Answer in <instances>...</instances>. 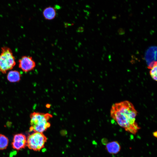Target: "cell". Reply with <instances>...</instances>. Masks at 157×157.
Instances as JSON below:
<instances>
[{
	"label": "cell",
	"instance_id": "obj_13",
	"mask_svg": "<svg viewBox=\"0 0 157 157\" xmlns=\"http://www.w3.org/2000/svg\"><path fill=\"white\" fill-rule=\"evenodd\" d=\"M153 135L156 138H157V132L156 131L154 132L153 133Z\"/></svg>",
	"mask_w": 157,
	"mask_h": 157
},
{
	"label": "cell",
	"instance_id": "obj_3",
	"mask_svg": "<svg viewBox=\"0 0 157 157\" xmlns=\"http://www.w3.org/2000/svg\"><path fill=\"white\" fill-rule=\"evenodd\" d=\"M15 58L11 49L4 46L1 48L0 53V72L6 74L12 69L16 65Z\"/></svg>",
	"mask_w": 157,
	"mask_h": 157
},
{
	"label": "cell",
	"instance_id": "obj_7",
	"mask_svg": "<svg viewBox=\"0 0 157 157\" xmlns=\"http://www.w3.org/2000/svg\"><path fill=\"white\" fill-rule=\"evenodd\" d=\"M44 18L46 20H51L56 17L57 13L55 8L49 6L45 8L42 12Z\"/></svg>",
	"mask_w": 157,
	"mask_h": 157
},
{
	"label": "cell",
	"instance_id": "obj_2",
	"mask_svg": "<svg viewBox=\"0 0 157 157\" xmlns=\"http://www.w3.org/2000/svg\"><path fill=\"white\" fill-rule=\"evenodd\" d=\"M52 115L48 113L33 112L31 114L30 117L31 126L30 131L42 133L50 126L49 120Z\"/></svg>",
	"mask_w": 157,
	"mask_h": 157
},
{
	"label": "cell",
	"instance_id": "obj_12",
	"mask_svg": "<svg viewBox=\"0 0 157 157\" xmlns=\"http://www.w3.org/2000/svg\"><path fill=\"white\" fill-rule=\"evenodd\" d=\"M106 140H106V139H102L101 140L102 142L104 144L106 145V144L107 143V141H106Z\"/></svg>",
	"mask_w": 157,
	"mask_h": 157
},
{
	"label": "cell",
	"instance_id": "obj_11",
	"mask_svg": "<svg viewBox=\"0 0 157 157\" xmlns=\"http://www.w3.org/2000/svg\"><path fill=\"white\" fill-rule=\"evenodd\" d=\"M150 69V75L152 78L154 80L157 81V62H155L154 65L149 68Z\"/></svg>",
	"mask_w": 157,
	"mask_h": 157
},
{
	"label": "cell",
	"instance_id": "obj_5",
	"mask_svg": "<svg viewBox=\"0 0 157 157\" xmlns=\"http://www.w3.org/2000/svg\"><path fill=\"white\" fill-rule=\"evenodd\" d=\"M18 66L23 72H28L34 69L36 63L31 57L24 56L19 60Z\"/></svg>",
	"mask_w": 157,
	"mask_h": 157
},
{
	"label": "cell",
	"instance_id": "obj_1",
	"mask_svg": "<svg viewBox=\"0 0 157 157\" xmlns=\"http://www.w3.org/2000/svg\"><path fill=\"white\" fill-rule=\"evenodd\" d=\"M137 112L133 104L128 101L113 104L110 116L118 124L127 131L135 134L140 129L135 122Z\"/></svg>",
	"mask_w": 157,
	"mask_h": 157
},
{
	"label": "cell",
	"instance_id": "obj_6",
	"mask_svg": "<svg viewBox=\"0 0 157 157\" xmlns=\"http://www.w3.org/2000/svg\"><path fill=\"white\" fill-rule=\"evenodd\" d=\"M27 138L21 133L15 135L13 136L11 145L13 148L19 150L24 148L26 146Z\"/></svg>",
	"mask_w": 157,
	"mask_h": 157
},
{
	"label": "cell",
	"instance_id": "obj_10",
	"mask_svg": "<svg viewBox=\"0 0 157 157\" xmlns=\"http://www.w3.org/2000/svg\"><path fill=\"white\" fill-rule=\"evenodd\" d=\"M9 143L8 138L4 135L0 134V150H4L7 147Z\"/></svg>",
	"mask_w": 157,
	"mask_h": 157
},
{
	"label": "cell",
	"instance_id": "obj_8",
	"mask_svg": "<svg viewBox=\"0 0 157 157\" xmlns=\"http://www.w3.org/2000/svg\"><path fill=\"white\" fill-rule=\"evenodd\" d=\"M106 149L110 154H117L121 149L119 144L116 141H113L107 143L106 145Z\"/></svg>",
	"mask_w": 157,
	"mask_h": 157
},
{
	"label": "cell",
	"instance_id": "obj_9",
	"mask_svg": "<svg viewBox=\"0 0 157 157\" xmlns=\"http://www.w3.org/2000/svg\"><path fill=\"white\" fill-rule=\"evenodd\" d=\"M7 78L8 81L10 82H17L21 79V75L19 71L16 70H12L8 73Z\"/></svg>",
	"mask_w": 157,
	"mask_h": 157
},
{
	"label": "cell",
	"instance_id": "obj_4",
	"mask_svg": "<svg viewBox=\"0 0 157 157\" xmlns=\"http://www.w3.org/2000/svg\"><path fill=\"white\" fill-rule=\"evenodd\" d=\"M47 138L42 133L34 132L27 138L26 146L34 151H39L43 148Z\"/></svg>",
	"mask_w": 157,
	"mask_h": 157
}]
</instances>
